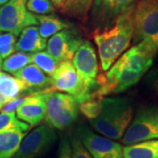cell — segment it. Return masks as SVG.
<instances>
[{"label":"cell","mask_w":158,"mask_h":158,"mask_svg":"<svg viewBox=\"0 0 158 158\" xmlns=\"http://www.w3.org/2000/svg\"><path fill=\"white\" fill-rule=\"evenodd\" d=\"M156 57L155 52L144 43H137L127 50L107 72L98 76L99 98L109 94L121 93L135 85L152 67Z\"/></svg>","instance_id":"cell-1"},{"label":"cell","mask_w":158,"mask_h":158,"mask_svg":"<svg viewBox=\"0 0 158 158\" xmlns=\"http://www.w3.org/2000/svg\"><path fill=\"white\" fill-rule=\"evenodd\" d=\"M132 9L118 18L110 27L93 32V38L104 71H107L131 44L133 40L130 19Z\"/></svg>","instance_id":"cell-2"},{"label":"cell","mask_w":158,"mask_h":158,"mask_svg":"<svg viewBox=\"0 0 158 158\" xmlns=\"http://www.w3.org/2000/svg\"><path fill=\"white\" fill-rule=\"evenodd\" d=\"M134 118V106L127 98H104L100 114L90 119V127L111 140L123 138Z\"/></svg>","instance_id":"cell-3"},{"label":"cell","mask_w":158,"mask_h":158,"mask_svg":"<svg viewBox=\"0 0 158 158\" xmlns=\"http://www.w3.org/2000/svg\"><path fill=\"white\" fill-rule=\"evenodd\" d=\"M130 19L134 42L148 45L158 57V0H140Z\"/></svg>","instance_id":"cell-4"},{"label":"cell","mask_w":158,"mask_h":158,"mask_svg":"<svg viewBox=\"0 0 158 158\" xmlns=\"http://www.w3.org/2000/svg\"><path fill=\"white\" fill-rule=\"evenodd\" d=\"M79 103L75 97L61 92H48L46 121L52 127L64 130L77 119Z\"/></svg>","instance_id":"cell-5"},{"label":"cell","mask_w":158,"mask_h":158,"mask_svg":"<svg viewBox=\"0 0 158 158\" xmlns=\"http://www.w3.org/2000/svg\"><path fill=\"white\" fill-rule=\"evenodd\" d=\"M152 140H158V106H144L137 110L122 141L131 145Z\"/></svg>","instance_id":"cell-6"},{"label":"cell","mask_w":158,"mask_h":158,"mask_svg":"<svg viewBox=\"0 0 158 158\" xmlns=\"http://www.w3.org/2000/svg\"><path fill=\"white\" fill-rule=\"evenodd\" d=\"M72 62L86 93L92 98L98 89L97 82L98 63L95 48L90 41L85 40L80 45L74 55Z\"/></svg>","instance_id":"cell-7"},{"label":"cell","mask_w":158,"mask_h":158,"mask_svg":"<svg viewBox=\"0 0 158 158\" xmlns=\"http://www.w3.org/2000/svg\"><path fill=\"white\" fill-rule=\"evenodd\" d=\"M28 0H9L0 6V32L19 36L24 29L37 26L36 15L27 8Z\"/></svg>","instance_id":"cell-8"},{"label":"cell","mask_w":158,"mask_h":158,"mask_svg":"<svg viewBox=\"0 0 158 158\" xmlns=\"http://www.w3.org/2000/svg\"><path fill=\"white\" fill-rule=\"evenodd\" d=\"M56 139L54 127L48 123L40 125L23 139L12 158H40L50 150Z\"/></svg>","instance_id":"cell-9"},{"label":"cell","mask_w":158,"mask_h":158,"mask_svg":"<svg viewBox=\"0 0 158 158\" xmlns=\"http://www.w3.org/2000/svg\"><path fill=\"white\" fill-rule=\"evenodd\" d=\"M137 0H94L90 11V22L94 31L105 29L130 11Z\"/></svg>","instance_id":"cell-10"},{"label":"cell","mask_w":158,"mask_h":158,"mask_svg":"<svg viewBox=\"0 0 158 158\" xmlns=\"http://www.w3.org/2000/svg\"><path fill=\"white\" fill-rule=\"evenodd\" d=\"M76 134L93 158H124L121 144L98 135L86 125L77 126Z\"/></svg>","instance_id":"cell-11"},{"label":"cell","mask_w":158,"mask_h":158,"mask_svg":"<svg viewBox=\"0 0 158 158\" xmlns=\"http://www.w3.org/2000/svg\"><path fill=\"white\" fill-rule=\"evenodd\" d=\"M51 79L53 90L63 91L75 97L79 105L90 98L86 93L71 61L59 62Z\"/></svg>","instance_id":"cell-12"},{"label":"cell","mask_w":158,"mask_h":158,"mask_svg":"<svg viewBox=\"0 0 158 158\" xmlns=\"http://www.w3.org/2000/svg\"><path fill=\"white\" fill-rule=\"evenodd\" d=\"M83 42L82 37L77 31L65 29L51 36L47 44V52L57 62L71 61Z\"/></svg>","instance_id":"cell-13"},{"label":"cell","mask_w":158,"mask_h":158,"mask_svg":"<svg viewBox=\"0 0 158 158\" xmlns=\"http://www.w3.org/2000/svg\"><path fill=\"white\" fill-rule=\"evenodd\" d=\"M48 93L31 94L19 106L17 117L29 126H37L46 118Z\"/></svg>","instance_id":"cell-14"},{"label":"cell","mask_w":158,"mask_h":158,"mask_svg":"<svg viewBox=\"0 0 158 158\" xmlns=\"http://www.w3.org/2000/svg\"><path fill=\"white\" fill-rule=\"evenodd\" d=\"M22 81L32 94L46 93V90H52V79L34 64H28L13 75Z\"/></svg>","instance_id":"cell-15"},{"label":"cell","mask_w":158,"mask_h":158,"mask_svg":"<svg viewBox=\"0 0 158 158\" xmlns=\"http://www.w3.org/2000/svg\"><path fill=\"white\" fill-rule=\"evenodd\" d=\"M47 47V41L39 33V29L35 26L27 27L19 34L16 42L15 50L23 53H37L42 51Z\"/></svg>","instance_id":"cell-16"},{"label":"cell","mask_w":158,"mask_h":158,"mask_svg":"<svg viewBox=\"0 0 158 158\" xmlns=\"http://www.w3.org/2000/svg\"><path fill=\"white\" fill-rule=\"evenodd\" d=\"M39 25V33L43 39H48L51 36L65 29L71 28V25L61 19L55 14L37 15Z\"/></svg>","instance_id":"cell-17"},{"label":"cell","mask_w":158,"mask_h":158,"mask_svg":"<svg viewBox=\"0 0 158 158\" xmlns=\"http://www.w3.org/2000/svg\"><path fill=\"white\" fill-rule=\"evenodd\" d=\"M26 133L18 130L0 132V158H12Z\"/></svg>","instance_id":"cell-18"},{"label":"cell","mask_w":158,"mask_h":158,"mask_svg":"<svg viewBox=\"0 0 158 158\" xmlns=\"http://www.w3.org/2000/svg\"><path fill=\"white\" fill-rule=\"evenodd\" d=\"M123 153L124 158H158V140L127 145Z\"/></svg>","instance_id":"cell-19"},{"label":"cell","mask_w":158,"mask_h":158,"mask_svg":"<svg viewBox=\"0 0 158 158\" xmlns=\"http://www.w3.org/2000/svg\"><path fill=\"white\" fill-rule=\"evenodd\" d=\"M27 91L28 89L22 81L6 72H0V92L8 99H13Z\"/></svg>","instance_id":"cell-20"},{"label":"cell","mask_w":158,"mask_h":158,"mask_svg":"<svg viewBox=\"0 0 158 158\" xmlns=\"http://www.w3.org/2000/svg\"><path fill=\"white\" fill-rule=\"evenodd\" d=\"M31 62H32L31 54L17 52L5 59V61L2 63L1 69L5 72L14 75L20 69H22L24 67L27 66Z\"/></svg>","instance_id":"cell-21"},{"label":"cell","mask_w":158,"mask_h":158,"mask_svg":"<svg viewBox=\"0 0 158 158\" xmlns=\"http://www.w3.org/2000/svg\"><path fill=\"white\" fill-rule=\"evenodd\" d=\"M32 62L35 66L49 77H52L55 73L59 62H57L46 51H40L31 54Z\"/></svg>","instance_id":"cell-22"},{"label":"cell","mask_w":158,"mask_h":158,"mask_svg":"<svg viewBox=\"0 0 158 158\" xmlns=\"http://www.w3.org/2000/svg\"><path fill=\"white\" fill-rule=\"evenodd\" d=\"M30 126L16 118L15 113H0V132L8 130H18L26 133Z\"/></svg>","instance_id":"cell-23"},{"label":"cell","mask_w":158,"mask_h":158,"mask_svg":"<svg viewBox=\"0 0 158 158\" xmlns=\"http://www.w3.org/2000/svg\"><path fill=\"white\" fill-rule=\"evenodd\" d=\"M102 99L103 98H92L83 102L79 105V111L89 120L96 118L101 113Z\"/></svg>","instance_id":"cell-24"},{"label":"cell","mask_w":158,"mask_h":158,"mask_svg":"<svg viewBox=\"0 0 158 158\" xmlns=\"http://www.w3.org/2000/svg\"><path fill=\"white\" fill-rule=\"evenodd\" d=\"M27 8L30 12L37 15H48L55 12L56 7L50 0H28Z\"/></svg>","instance_id":"cell-25"},{"label":"cell","mask_w":158,"mask_h":158,"mask_svg":"<svg viewBox=\"0 0 158 158\" xmlns=\"http://www.w3.org/2000/svg\"><path fill=\"white\" fill-rule=\"evenodd\" d=\"M16 36L10 33L0 34V57L6 59L15 52Z\"/></svg>","instance_id":"cell-26"},{"label":"cell","mask_w":158,"mask_h":158,"mask_svg":"<svg viewBox=\"0 0 158 158\" xmlns=\"http://www.w3.org/2000/svg\"><path fill=\"white\" fill-rule=\"evenodd\" d=\"M69 138L71 146V158H93L76 133H71Z\"/></svg>","instance_id":"cell-27"},{"label":"cell","mask_w":158,"mask_h":158,"mask_svg":"<svg viewBox=\"0 0 158 158\" xmlns=\"http://www.w3.org/2000/svg\"><path fill=\"white\" fill-rule=\"evenodd\" d=\"M146 90L158 100V64L149 70L144 79Z\"/></svg>","instance_id":"cell-28"},{"label":"cell","mask_w":158,"mask_h":158,"mask_svg":"<svg viewBox=\"0 0 158 158\" xmlns=\"http://www.w3.org/2000/svg\"><path fill=\"white\" fill-rule=\"evenodd\" d=\"M29 96H20L17 97L13 99H11L10 101H8L6 105L2 107L1 112L2 113H15V111L17 110L19 106L25 101Z\"/></svg>","instance_id":"cell-29"},{"label":"cell","mask_w":158,"mask_h":158,"mask_svg":"<svg viewBox=\"0 0 158 158\" xmlns=\"http://www.w3.org/2000/svg\"><path fill=\"white\" fill-rule=\"evenodd\" d=\"M92 0H69L65 11L73 10L77 12H85L89 8Z\"/></svg>","instance_id":"cell-30"},{"label":"cell","mask_w":158,"mask_h":158,"mask_svg":"<svg viewBox=\"0 0 158 158\" xmlns=\"http://www.w3.org/2000/svg\"><path fill=\"white\" fill-rule=\"evenodd\" d=\"M58 158H71V146L69 138L67 135H63L61 139Z\"/></svg>","instance_id":"cell-31"},{"label":"cell","mask_w":158,"mask_h":158,"mask_svg":"<svg viewBox=\"0 0 158 158\" xmlns=\"http://www.w3.org/2000/svg\"><path fill=\"white\" fill-rule=\"evenodd\" d=\"M50 1L55 7L58 8L59 10L61 9L62 11L66 10L69 3V0H50Z\"/></svg>","instance_id":"cell-32"},{"label":"cell","mask_w":158,"mask_h":158,"mask_svg":"<svg viewBox=\"0 0 158 158\" xmlns=\"http://www.w3.org/2000/svg\"><path fill=\"white\" fill-rule=\"evenodd\" d=\"M8 101H10V99H8L7 98L4 96L1 92H0V109H2V107L6 105Z\"/></svg>","instance_id":"cell-33"},{"label":"cell","mask_w":158,"mask_h":158,"mask_svg":"<svg viewBox=\"0 0 158 158\" xmlns=\"http://www.w3.org/2000/svg\"><path fill=\"white\" fill-rule=\"evenodd\" d=\"M9 0H0V6H4L5 4H6Z\"/></svg>","instance_id":"cell-34"},{"label":"cell","mask_w":158,"mask_h":158,"mask_svg":"<svg viewBox=\"0 0 158 158\" xmlns=\"http://www.w3.org/2000/svg\"><path fill=\"white\" fill-rule=\"evenodd\" d=\"M2 63H3V62H2V58L0 57V69L2 68Z\"/></svg>","instance_id":"cell-35"}]
</instances>
